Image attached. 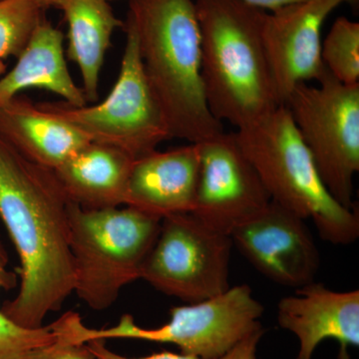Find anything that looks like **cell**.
Masks as SVG:
<instances>
[{
  "label": "cell",
  "instance_id": "obj_1",
  "mask_svg": "<svg viewBox=\"0 0 359 359\" xmlns=\"http://www.w3.org/2000/svg\"><path fill=\"white\" fill-rule=\"evenodd\" d=\"M71 203L54 170L28 160L0 137V218L21 264L20 290L1 311L20 327H43L74 292Z\"/></svg>",
  "mask_w": 359,
  "mask_h": 359
},
{
  "label": "cell",
  "instance_id": "obj_2",
  "mask_svg": "<svg viewBox=\"0 0 359 359\" xmlns=\"http://www.w3.org/2000/svg\"><path fill=\"white\" fill-rule=\"evenodd\" d=\"M144 73L172 139L197 144L224 131L205 100L195 0H129Z\"/></svg>",
  "mask_w": 359,
  "mask_h": 359
},
{
  "label": "cell",
  "instance_id": "obj_3",
  "mask_svg": "<svg viewBox=\"0 0 359 359\" xmlns=\"http://www.w3.org/2000/svg\"><path fill=\"white\" fill-rule=\"evenodd\" d=\"M205 100L240 129L282 105L264 49L266 11L240 0H195Z\"/></svg>",
  "mask_w": 359,
  "mask_h": 359
},
{
  "label": "cell",
  "instance_id": "obj_4",
  "mask_svg": "<svg viewBox=\"0 0 359 359\" xmlns=\"http://www.w3.org/2000/svg\"><path fill=\"white\" fill-rule=\"evenodd\" d=\"M235 134L273 202L313 221L320 237L330 244L358 240V208L347 209L328 192L285 105Z\"/></svg>",
  "mask_w": 359,
  "mask_h": 359
},
{
  "label": "cell",
  "instance_id": "obj_5",
  "mask_svg": "<svg viewBox=\"0 0 359 359\" xmlns=\"http://www.w3.org/2000/svg\"><path fill=\"white\" fill-rule=\"evenodd\" d=\"M161 221L126 205L86 210L71 203L73 292L94 311L113 306L126 285L140 280Z\"/></svg>",
  "mask_w": 359,
  "mask_h": 359
},
{
  "label": "cell",
  "instance_id": "obj_6",
  "mask_svg": "<svg viewBox=\"0 0 359 359\" xmlns=\"http://www.w3.org/2000/svg\"><path fill=\"white\" fill-rule=\"evenodd\" d=\"M264 306L252 295L249 285L231 287L223 294L205 301L175 306L170 320L156 328H145L124 314L119 323L107 328L84 325L79 314L69 311L57 320L59 334L71 344L91 340L137 339L170 344L181 353L200 359H218L241 340L262 327Z\"/></svg>",
  "mask_w": 359,
  "mask_h": 359
},
{
  "label": "cell",
  "instance_id": "obj_7",
  "mask_svg": "<svg viewBox=\"0 0 359 359\" xmlns=\"http://www.w3.org/2000/svg\"><path fill=\"white\" fill-rule=\"evenodd\" d=\"M318 83L297 85L283 105L328 192L340 205L353 209V178L359 171V84L341 83L327 70Z\"/></svg>",
  "mask_w": 359,
  "mask_h": 359
},
{
  "label": "cell",
  "instance_id": "obj_8",
  "mask_svg": "<svg viewBox=\"0 0 359 359\" xmlns=\"http://www.w3.org/2000/svg\"><path fill=\"white\" fill-rule=\"evenodd\" d=\"M126 44L117 81L108 96L92 105L37 103L70 123L90 141L123 151L133 159L172 139L166 120L144 73L136 35L124 23Z\"/></svg>",
  "mask_w": 359,
  "mask_h": 359
},
{
  "label": "cell",
  "instance_id": "obj_9",
  "mask_svg": "<svg viewBox=\"0 0 359 359\" xmlns=\"http://www.w3.org/2000/svg\"><path fill=\"white\" fill-rule=\"evenodd\" d=\"M230 236L210 228L191 212L161 221L141 278L158 292L186 304L205 301L230 289Z\"/></svg>",
  "mask_w": 359,
  "mask_h": 359
},
{
  "label": "cell",
  "instance_id": "obj_10",
  "mask_svg": "<svg viewBox=\"0 0 359 359\" xmlns=\"http://www.w3.org/2000/svg\"><path fill=\"white\" fill-rule=\"evenodd\" d=\"M197 144L200 171L191 214L210 228L230 236L261 214L271 198L235 133L223 131Z\"/></svg>",
  "mask_w": 359,
  "mask_h": 359
},
{
  "label": "cell",
  "instance_id": "obj_11",
  "mask_svg": "<svg viewBox=\"0 0 359 359\" xmlns=\"http://www.w3.org/2000/svg\"><path fill=\"white\" fill-rule=\"evenodd\" d=\"M230 237L238 252L271 282L295 290L316 282L320 255L306 219L273 201Z\"/></svg>",
  "mask_w": 359,
  "mask_h": 359
},
{
  "label": "cell",
  "instance_id": "obj_12",
  "mask_svg": "<svg viewBox=\"0 0 359 359\" xmlns=\"http://www.w3.org/2000/svg\"><path fill=\"white\" fill-rule=\"evenodd\" d=\"M349 0H304L266 13L263 40L278 100L301 83L325 74L321 29L328 15Z\"/></svg>",
  "mask_w": 359,
  "mask_h": 359
},
{
  "label": "cell",
  "instance_id": "obj_13",
  "mask_svg": "<svg viewBox=\"0 0 359 359\" xmlns=\"http://www.w3.org/2000/svg\"><path fill=\"white\" fill-rule=\"evenodd\" d=\"M278 325L299 340L297 359H313L321 342L339 344V359L359 346V290L335 292L318 283L295 290L278 304Z\"/></svg>",
  "mask_w": 359,
  "mask_h": 359
},
{
  "label": "cell",
  "instance_id": "obj_14",
  "mask_svg": "<svg viewBox=\"0 0 359 359\" xmlns=\"http://www.w3.org/2000/svg\"><path fill=\"white\" fill-rule=\"evenodd\" d=\"M200 171L198 144L135 159L124 205L160 219L192 212Z\"/></svg>",
  "mask_w": 359,
  "mask_h": 359
},
{
  "label": "cell",
  "instance_id": "obj_15",
  "mask_svg": "<svg viewBox=\"0 0 359 359\" xmlns=\"http://www.w3.org/2000/svg\"><path fill=\"white\" fill-rule=\"evenodd\" d=\"M0 137L28 160L51 170L90 142L70 123L21 95L0 107Z\"/></svg>",
  "mask_w": 359,
  "mask_h": 359
},
{
  "label": "cell",
  "instance_id": "obj_16",
  "mask_svg": "<svg viewBox=\"0 0 359 359\" xmlns=\"http://www.w3.org/2000/svg\"><path fill=\"white\" fill-rule=\"evenodd\" d=\"M63 43L62 32L42 18L16 65L0 78V107L32 88L52 92L75 107L87 105L83 90L75 83L68 69Z\"/></svg>",
  "mask_w": 359,
  "mask_h": 359
},
{
  "label": "cell",
  "instance_id": "obj_17",
  "mask_svg": "<svg viewBox=\"0 0 359 359\" xmlns=\"http://www.w3.org/2000/svg\"><path fill=\"white\" fill-rule=\"evenodd\" d=\"M134 160L119 149L90 141L54 172L73 204L110 209L124 205Z\"/></svg>",
  "mask_w": 359,
  "mask_h": 359
},
{
  "label": "cell",
  "instance_id": "obj_18",
  "mask_svg": "<svg viewBox=\"0 0 359 359\" xmlns=\"http://www.w3.org/2000/svg\"><path fill=\"white\" fill-rule=\"evenodd\" d=\"M68 25L67 57L76 63L87 103H96L100 74L113 33L124 27L109 0H59Z\"/></svg>",
  "mask_w": 359,
  "mask_h": 359
},
{
  "label": "cell",
  "instance_id": "obj_19",
  "mask_svg": "<svg viewBox=\"0 0 359 359\" xmlns=\"http://www.w3.org/2000/svg\"><path fill=\"white\" fill-rule=\"evenodd\" d=\"M321 60L337 81L359 84V23L337 18L321 43Z\"/></svg>",
  "mask_w": 359,
  "mask_h": 359
},
{
  "label": "cell",
  "instance_id": "obj_20",
  "mask_svg": "<svg viewBox=\"0 0 359 359\" xmlns=\"http://www.w3.org/2000/svg\"><path fill=\"white\" fill-rule=\"evenodd\" d=\"M16 283L13 271H0V290L13 289ZM58 339L53 323L32 330L22 327L9 320L0 309V359H28Z\"/></svg>",
  "mask_w": 359,
  "mask_h": 359
},
{
  "label": "cell",
  "instance_id": "obj_21",
  "mask_svg": "<svg viewBox=\"0 0 359 359\" xmlns=\"http://www.w3.org/2000/svg\"><path fill=\"white\" fill-rule=\"evenodd\" d=\"M42 18L32 0H0V60L18 58Z\"/></svg>",
  "mask_w": 359,
  "mask_h": 359
},
{
  "label": "cell",
  "instance_id": "obj_22",
  "mask_svg": "<svg viewBox=\"0 0 359 359\" xmlns=\"http://www.w3.org/2000/svg\"><path fill=\"white\" fill-rule=\"evenodd\" d=\"M28 359H94V358L87 348L86 344H71L59 337L57 341L39 349Z\"/></svg>",
  "mask_w": 359,
  "mask_h": 359
},
{
  "label": "cell",
  "instance_id": "obj_23",
  "mask_svg": "<svg viewBox=\"0 0 359 359\" xmlns=\"http://www.w3.org/2000/svg\"><path fill=\"white\" fill-rule=\"evenodd\" d=\"M87 348L94 359H200L195 356L187 355L183 353H173L170 351H162V353L151 354L144 358H127V356L121 355L114 353L108 348L105 344V340L96 339L86 342Z\"/></svg>",
  "mask_w": 359,
  "mask_h": 359
},
{
  "label": "cell",
  "instance_id": "obj_24",
  "mask_svg": "<svg viewBox=\"0 0 359 359\" xmlns=\"http://www.w3.org/2000/svg\"><path fill=\"white\" fill-rule=\"evenodd\" d=\"M264 332L263 327L257 328L218 359H257V346Z\"/></svg>",
  "mask_w": 359,
  "mask_h": 359
},
{
  "label": "cell",
  "instance_id": "obj_25",
  "mask_svg": "<svg viewBox=\"0 0 359 359\" xmlns=\"http://www.w3.org/2000/svg\"><path fill=\"white\" fill-rule=\"evenodd\" d=\"M240 1L249 4L250 6L256 7V8L262 9V11H266V13H271V11H275L283 6L297 4V2L304 1V0H240Z\"/></svg>",
  "mask_w": 359,
  "mask_h": 359
},
{
  "label": "cell",
  "instance_id": "obj_26",
  "mask_svg": "<svg viewBox=\"0 0 359 359\" xmlns=\"http://www.w3.org/2000/svg\"><path fill=\"white\" fill-rule=\"evenodd\" d=\"M32 1L43 11L45 9L57 6L59 0H32Z\"/></svg>",
  "mask_w": 359,
  "mask_h": 359
},
{
  "label": "cell",
  "instance_id": "obj_27",
  "mask_svg": "<svg viewBox=\"0 0 359 359\" xmlns=\"http://www.w3.org/2000/svg\"><path fill=\"white\" fill-rule=\"evenodd\" d=\"M7 264H8V256H7L6 250L0 241V271L7 269Z\"/></svg>",
  "mask_w": 359,
  "mask_h": 359
},
{
  "label": "cell",
  "instance_id": "obj_28",
  "mask_svg": "<svg viewBox=\"0 0 359 359\" xmlns=\"http://www.w3.org/2000/svg\"><path fill=\"white\" fill-rule=\"evenodd\" d=\"M358 4V0H349V4L351 6H355V4Z\"/></svg>",
  "mask_w": 359,
  "mask_h": 359
},
{
  "label": "cell",
  "instance_id": "obj_29",
  "mask_svg": "<svg viewBox=\"0 0 359 359\" xmlns=\"http://www.w3.org/2000/svg\"><path fill=\"white\" fill-rule=\"evenodd\" d=\"M109 1H119V0H109Z\"/></svg>",
  "mask_w": 359,
  "mask_h": 359
}]
</instances>
